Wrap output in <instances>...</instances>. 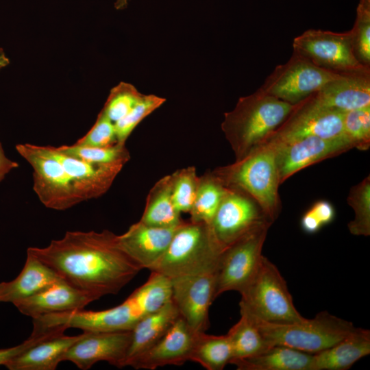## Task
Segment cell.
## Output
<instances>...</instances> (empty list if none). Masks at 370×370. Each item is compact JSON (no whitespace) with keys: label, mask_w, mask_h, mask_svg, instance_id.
Wrapping results in <instances>:
<instances>
[{"label":"cell","mask_w":370,"mask_h":370,"mask_svg":"<svg viewBox=\"0 0 370 370\" xmlns=\"http://www.w3.org/2000/svg\"><path fill=\"white\" fill-rule=\"evenodd\" d=\"M29 252L72 286L98 299L118 293L142 270L118 245L116 235L105 230L68 231L45 247Z\"/></svg>","instance_id":"1"},{"label":"cell","mask_w":370,"mask_h":370,"mask_svg":"<svg viewBox=\"0 0 370 370\" xmlns=\"http://www.w3.org/2000/svg\"><path fill=\"white\" fill-rule=\"evenodd\" d=\"M171 280L151 271L148 280L121 304L103 310L84 309L43 314L33 319V332L58 327L83 332L130 331L146 315L171 300Z\"/></svg>","instance_id":"2"},{"label":"cell","mask_w":370,"mask_h":370,"mask_svg":"<svg viewBox=\"0 0 370 370\" xmlns=\"http://www.w3.org/2000/svg\"><path fill=\"white\" fill-rule=\"evenodd\" d=\"M295 105L282 101L258 88L238 99L234 108L224 113L221 130L235 160L247 156L285 121Z\"/></svg>","instance_id":"3"},{"label":"cell","mask_w":370,"mask_h":370,"mask_svg":"<svg viewBox=\"0 0 370 370\" xmlns=\"http://www.w3.org/2000/svg\"><path fill=\"white\" fill-rule=\"evenodd\" d=\"M212 173L229 188L238 189L250 196L273 223L278 217L281 184L274 148L263 143L239 160L215 169Z\"/></svg>","instance_id":"4"},{"label":"cell","mask_w":370,"mask_h":370,"mask_svg":"<svg viewBox=\"0 0 370 370\" xmlns=\"http://www.w3.org/2000/svg\"><path fill=\"white\" fill-rule=\"evenodd\" d=\"M223 249L204 223L184 222L165 252L149 269L169 278L215 273Z\"/></svg>","instance_id":"5"},{"label":"cell","mask_w":370,"mask_h":370,"mask_svg":"<svg viewBox=\"0 0 370 370\" xmlns=\"http://www.w3.org/2000/svg\"><path fill=\"white\" fill-rule=\"evenodd\" d=\"M256 325L269 346L283 345L301 352L315 354L339 341L355 327L350 321L326 311L312 319L291 323L264 321L246 312Z\"/></svg>","instance_id":"6"},{"label":"cell","mask_w":370,"mask_h":370,"mask_svg":"<svg viewBox=\"0 0 370 370\" xmlns=\"http://www.w3.org/2000/svg\"><path fill=\"white\" fill-rule=\"evenodd\" d=\"M240 294V312L274 323L296 322L305 318L296 309L278 267L264 256L255 275Z\"/></svg>","instance_id":"7"},{"label":"cell","mask_w":370,"mask_h":370,"mask_svg":"<svg viewBox=\"0 0 370 370\" xmlns=\"http://www.w3.org/2000/svg\"><path fill=\"white\" fill-rule=\"evenodd\" d=\"M15 147L32 166L34 191L46 208L64 210L82 202L71 177L47 146L23 143Z\"/></svg>","instance_id":"8"},{"label":"cell","mask_w":370,"mask_h":370,"mask_svg":"<svg viewBox=\"0 0 370 370\" xmlns=\"http://www.w3.org/2000/svg\"><path fill=\"white\" fill-rule=\"evenodd\" d=\"M271 224L256 227L223 249L215 273V299L227 291L240 293L249 284L263 257L262 247Z\"/></svg>","instance_id":"9"},{"label":"cell","mask_w":370,"mask_h":370,"mask_svg":"<svg viewBox=\"0 0 370 370\" xmlns=\"http://www.w3.org/2000/svg\"><path fill=\"white\" fill-rule=\"evenodd\" d=\"M340 75L320 68L293 51L286 63L275 67L259 88L268 95L295 105Z\"/></svg>","instance_id":"10"},{"label":"cell","mask_w":370,"mask_h":370,"mask_svg":"<svg viewBox=\"0 0 370 370\" xmlns=\"http://www.w3.org/2000/svg\"><path fill=\"white\" fill-rule=\"evenodd\" d=\"M293 51L316 66L338 73L346 74L370 69L356 58L350 32H335L309 29L295 37Z\"/></svg>","instance_id":"11"},{"label":"cell","mask_w":370,"mask_h":370,"mask_svg":"<svg viewBox=\"0 0 370 370\" xmlns=\"http://www.w3.org/2000/svg\"><path fill=\"white\" fill-rule=\"evenodd\" d=\"M344 112L321 106L309 96L295 104L285 121L264 143L278 147L308 136H343Z\"/></svg>","instance_id":"12"},{"label":"cell","mask_w":370,"mask_h":370,"mask_svg":"<svg viewBox=\"0 0 370 370\" xmlns=\"http://www.w3.org/2000/svg\"><path fill=\"white\" fill-rule=\"evenodd\" d=\"M265 223H273L250 196L238 189L227 187L208 225L217 242L224 249Z\"/></svg>","instance_id":"13"},{"label":"cell","mask_w":370,"mask_h":370,"mask_svg":"<svg viewBox=\"0 0 370 370\" xmlns=\"http://www.w3.org/2000/svg\"><path fill=\"white\" fill-rule=\"evenodd\" d=\"M171 299L180 316L195 332L209 326V308L215 299V273L171 278Z\"/></svg>","instance_id":"14"},{"label":"cell","mask_w":370,"mask_h":370,"mask_svg":"<svg viewBox=\"0 0 370 370\" xmlns=\"http://www.w3.org/2000/svg\"><path fill=\"white\" fill-rule=\"evenodd\" d=\"M131 338L132 330L84 332L66 351L62 362H72L82 370H87L100 361L108 362L118 368L124 367Z\"/></svg>","instance_id":"15"},{"label":"cell","mask_w":370,"mask_h":370,"mask_svg":"<svg viewBox=\"0 0 370 370\" xmlns=\"http://www.w3.org/2000/svg\"><path fill=\"white\" fill-rule=\"evenodd\" d=\"M273 147L282 184L296 172L345 152L354 148V145L345 136L332 138L308 136Z\"/></svg>","instance_id":"16"},{"label":"cell","mask_w":370,"mask_h":370,"mask_svg":"<svg viewBox=\"0 0 370 370\" xmlns=\"http://www.w3.org/2000/svg\"><path fill=\"white\" fill-rule=\"evenodd\" d=\"M180 316L166 333L151 347L128 364L135 369L154 370L189 361L196 334Z\"/></svg>","instance_id":"17"},{"label":"cell","mask_w":370,"mask_h":370,"mask_svg":"<svg viewBox=\"0 0 370 370\" xmlns=\"http://www.w3.org/2000/svg\"><path fill=\"white\" fill-rule=\"evenodd\" d=\"M47 147L71 177L82 201L105 194L124 166L122 164H93L68 156L60 151L56 147Z\"/></svg>","instance_id":"18"},{"label":"cell","mask_w":370,"mask_h":370,"mask_svg":"<svg viewBox=\"0 0 370 370\" xmlns=\"http://www.w3.org/2000/svg\"><path fill=\"white\" fill-rule=\"evenodd\" d=\"M180 225L160 227L148 225L139 221L132 224L123 234L116 235L117 243L142 269L149 270L165 252Z\"/></svg>","instance_id":"19"},{"label":"cell","mask_w":370,"mask_h":370,"mask_svg":"<svg viewBox=\"0 0 370 370\" xmlns=\"http://www.w3.org/2000/svg\"><path fill=\"white\" fill-rule=\"evenodd\" d=\"M93 295L60 279L39 293L14 304L22 314L32 319L39 316L83 309L97 300Z\"/></svg>","instance_id":"20"},{"label":"cell","mask_w":370,"mask_h":370,"mask_svg":"<svg viewBox=\"0 0 370 370\" xmlns=\"http://www.w3.org/2000/svg\"><path fill=\"white\" fill-rule=\"evenodd\" d=\"M310 97L321 106L342 112L370 106V69L341 74Z\"/></svg>","instance_id":"21"},{"label":"cell","mask_w":370,"mask_h":370,"mask_svg":"<svg viewBox=\"0 0 370 370\" xmlns=\"http://www.w3.org/2000/svg\"><path fill=\"white\" fill-rule=\"evenodd\" d=\"M370 354V331L354 328L333 345L312 354L310 370H347Z\"/></svg>","instance_id":"22"},{"label":"cell","mask_w":370,"mask_h":370,"mask_svg":"<svg viewBox=\"0 0 370 370\" xmlns=\"http://www.w3.org/2000/svg\"><path fill=\"white\" fill-rule=\"evenodd\" d=\"M61 278L49 267L27 252L24 267L14 280L0 283V303H12L29 297Z\"/></svg>","instance_id":"23"},{"label":"cell","mask_w":370,"mask_h":370,"mask_svg":"<svg viewBox=\"0 0 370 370\" xmlns=\"http://www.w3.org/2000/svg\"><path fill=\"white\" fill-rule=\"evenodd\" d=\"M180 317L171 299L140 319L132 330L131 342L124 367L134 358L156 344Z\"/></svg>","instance_id":"24"},{"label":"cell","mask_w":370,"mask_h":370,"mask_svg":"<svg viewBox=\"0 0 370 370\" xmlns=\"http://www.w3.org/2000/svg\"><path fill=\"white\" fill-rule=\"evenodd\" d=\"M82 335L62 333L49 337L10 360L5 367L10 370H54L66 351Z\"/></svg>","instance_id":"25"},{"label":"cell","mask_w":370,"mask_h":370,"mask_svg":"<svg viewBox=\"0 0 370 370\" xmlns=\"http://www.w3.org/2000/svg\"><path fill=\"white\" fill-rule=\"evenodd\" d=\"M312 354L273 345L255 356L230 362L238 370H310Z\"/></svg>","instance_id":"26"},{"label":"cell","mask_w":370,"mask_h":370,"mask_svg":"<svg viewBox=\"0 0 370 370\" xmlns=\"http://www.w3.org/2000/svg\"><path fill=\"white\" fill-rule=\"evenodd\" d=\"M140 221L160 227H177L185 222L172 201L170 175L159 180L151 188Z\"/></svg>","instance_id":"27"},{"label":"cell","mask_w":370,"mask_h":370,"mask_svg":"<svg viewBox=\"0 0 370 370\" xmlns=\"http://www.w3.org/2000/svg\"><path fill=\"white\" fill-rule=\"evenodd\" d=\"M232 348L227 333L210 335L197 332L189 361L197 362L207 370H222L230 363Z\"/></svg>","instance_id":"28"},{"label":"cell","mask_w":370,"mask_h":370,"mask_svg":"<svg viewBox=\"0 0 370 370\" xmlns=\"http://www.w3.org/2000/svg\"><path fill=\"white\" fill-rule=\"evenodd\" d=\"M227 187L211 173L199 177L195 201L190 211V221L210 225L225 193Z\"/></svg>","instance_id":"29"},{"label":"cell","mask_w":370,"mask_h":370,"mask_svg":"<svg viewBox=\"0 0 370 370\" xmlns=\"http://www.w3.org/2000/svg\"><path fill=\"white\" fill-rule=\"evenodd\" d=\"M227 334L232 348L230 362L255 356L271 347L254 321L243 314H241L238 322L229 330Z\"/></svg>","instance_id":"30"},{"label":"cell","mask_w":370,"mask_h":370,"mask_svg":"<svg viewBox=\"0 0 370 370\" xmlns=\"http://www.w3.org/2000/svg\"><path fill=\"white\" fill-rule=\"evenodd\" d=\"M56 147L68 156L93 164L124 166L130 159L125 144L118 143L104 147L82 146L75 143Z\"/></svg>","instance_id":"31"},{"label":"cell","mask_w":370,"mask_h":370,"mask_svg":"<svg viewBox=\"0 0 370 370\" xmlns=\"http://www.w3.org/2000/svg\"><path fill=\"white\" fill-rule=\"evenodd\" d=\"M354 211V218L348 223L349 232L356 236L370 235V177L368 175L350 189L347 199Z\"/></svg>","instance_id":"32"},{"label":"cell","mask_w":370,"mask_h":370,"mask_svg":"<svg viewBox=\"0 0 370 370\" xmlns=\"http://www.w3.org/2000/svg\"><path fill=\"white\" fill-rule=\"evenodd\" d=\"M171 199L179 213L190 212L197 192L199 177L194 166L177 170L170 175Z\"/></svg>","instance_id":"33"},{"label":"cell","mask_w":370,"mask_h":370,"mask_svg":"<svg viewBox=\"0 0 370 370\" xmlns=\"http://www.w3.org/2000/svg\"><path fill=\"white\" fill-rule=\"evenodd\" d=\"M166 99L154 95H144L122 119L114 124L116 143L125 144L136 126L148 115L161 106Z\"/></svg>","instance_id":"34"},{"label":"cell","mask_w":370,"mask_h":370,"mask_svg":"<svg viewBox=\"0 0 370 370\" xmlns=\"http://www.w3.org/2000/svg\"><path fill=\"white\" fill-rule=\"evenodd\" d=\"M349 32L356 58L362 65L370 67V0H359Z\"/></svg>","instance_id":"35"},{"label":"cell","mask_w":370,"mask_h":370,"mask_svg":"<svg viewBox=\"0 0 370 370\" xmlns=\"http://www.w3.org/2000/svg\"><path fill=\"white\" fill-rule=\"evenodd\" d=\"M142 93L132 84L120 82L111 89L108 97L101 110L112 123L125 116L137 103Z\"/></svg>","instance_id":"36"},{"label":"cell","mask_w":370,"mask_h":370,"mask_svg":"<svg viewBox=\"0 0 370 370\" xmlns=\"http://www.w3.org/2000/svg\"><path fill=\"white\" fill-rule=\"evenodd\" d=\"M343 131L360 150H367L370 145V106L344 112Z\"/></svg>","instance_id":"37"},{"label":"cell","mask_w":370,"mask_h":370,"mask_svg":"<svg viewBox=\"0 0 370 370\" xmlns=\"http://www.w3.org/2000/svg\"><path fill=\"white\" fill-rule=\"evenodd\" d=\"M116 143L114 124L101 111L90 130L75 144L82 146L104 147Z\"/></svg>","instance_id":"38"},{"label":"cell","mask_w":370,"mask_h":370,"mask_svg":"<svg viewBox=\"0 0 370 370\" xmlns=\"http://www.w3.org/2000/svg\"><path fill=\"white\" fill-rule=\"evenodd\" d=\"M47 338L48 335L47 334H32L27 340L18 345L5 349H0V365L5 366L8 362L14 357Z\"/></svg>","instance_id":"39"},{"label":"cell","mask_w":370,"mask_h":370,"mask_svg":"<svg viewBox=\"0 0 370 370\" xmlns=\"http://www.w3.org/2000/svg\"><path fill=\"white\" fill-rule=\"evenodd\" d=\"M310 210L323 226L330 223L334 219V208L328 201H317L311 206Z\"/></svg>","instance_id":"40"},{"label":"cell","mask_w":370,"mask_h":370,"mask_svg":"<svg viewBox=\"0 0 370 370\" xmlns=\"http://www.w3.org/2000/svg\"><path fill=\"white\" fill-rule=\"evenodd\" d=\"M301 227L306 233L314 234L317 232L323 225L312 212L308 209L301 217Z\"/></svg>","instance_id":"41"},{"label":"cell","mask_w":370,"mask_h":370,"mask_svg":"<svg viewBox=\"0 0 370 370\" xmlns=\"http://www.w3.org/2000/svg\"><path fill=\"white\" fill-rule=\"evenodd\" d=\"M18 162L8 158L3 147L0 143V182H2L5 176L13 169L18 167Z\"/></svg>","instance_id":"42"},{"label":"cell","mask_w":370,"mask_h":370,"mask_svg":"<svg viewBox=\"0 0 370 370\" xmlns=\"http://www.w3.org/2000/svg\"><path fill=\"white\" fill-rule=\"evenodd\" d=\"M10 63L8 58L6 56L3 50L0 48V70L7 66Z\"/></svg>","instance_id":"43"},{"label":"cell","mask_w":370,"mask_h":370,"mask_svg":"<svg viewBox=\"0 0 370 370\" xmlns=\"http://www.w3.org/2000/svg\"><path fill=\"white\" fill-rule=\"evenodd\" d=\"M129 0H116L114 8L116 10H120L127 8Z\"/></svg>","instance_id":"44"}]
</instances>
